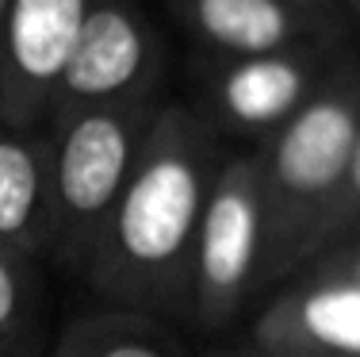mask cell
I'll list each match as a JSON object with an SVG mask.
<instances>
[{"instance_id":"1","label":"cell","mask_w":360,"mask_h":357,"mask_svg":"<svg viewBox=\"0 0 360 357\" xmlns=\"http://www.w3.org/2000/svg\"><path fill=\"white\" fill-rule=\"evenodd\" d=\"M222 158L211 127L188 108H161L139 165L96 238L84 280L142 315L188 311L192 253Z\"/></svg>"},{"instance_id":"2","label":"cell","mask_w":360,"mask_h":357,"mask_svg":"<svg viewBox=\"0 0 360 357\" xmlns=\"http://www.w3.org/2000/svg\"><path fill=\"white\" fill-rule=\"evenodd\" d=\"M360 139V73L341 70L261 150L264 277L284 284L322 250L326 219L345 184Z\"/></svg>"},{"instance_id":"3","label":"cell","mask_w":360,"mask_h":357,"mask_svg":"<svg viewBox=\"0 0 360 357\" xmlns=\"http://www.w3.org/2000/svg\"><path fill=\"white\" fill-rule=\"evenodd\" d=\"M161 108L100 104L50 123V253L84 277L96 238L131 181Z\"/></svg>"},{"instance_id":"4","label":"cell","mask_w":360,"mask_h":357,"mask_svg":"<svg viewBox=\"0 0 360 357\" xmlns=\"http://www.w3.org/2000/svg\"><path fill=\"white\" fill-rule=\"evenodd\" d=\"M264 277V189L261 158H226L195 234L188 315L200 327H226Z\"/></svg>"},{"instance_id":"5","label":"cell","mask_w":360,"mask_h":357,"mask_svg":"<svg viewBox=\"0 0 360 357\" xmlns=\"http://www.w3.org/2000/svg\"><path fill=\"white\" fill-rule=\"evenodd\" d=\"M92 0H8L0 23V123L35 131L81 39Z\"/></svg>"},{"instance_id":"6","label":"cell","mask_w":360,"mask_h":357,"mask_svg":"<svg viewBox=\"0 0 360 357\" xmlns=\"http://www.w3.org/2000/svg\"><path fill=\"white\" fill-rule=\"evenodd\" d=\"M150 77L153 39L142 15L119 0H100L84 15L81 39H77L73 58L62 73L46 123H58L81 108L150 100V92H146Z\"/></svg>"},{"instance_id":"7","label":"cell","mask_w":360,"mask_h":357,"mask_svg":"<svg viewBox=\"0 0 360 357\" xmlns=\"http://www.w3.org/2000/svg\"><path fill=\"white\" fill-rule=\"evenodd\" d=\"M269 357H360V288L295 277L253 322Z\"/></svg>"},{"instance_id":"8","label":"cell","mask_w":360,"mask_h":357,"mask_svg":"<svg viewBox=\"0 0 360 357\" xmlns=\"http://www.w3.org/2000/svg\"><path fill=\"white\" fill-rule=\"evenodd\" d=\"M319 58L303 50H280L261 58H238L215 81V104L238 131H272L288 123L322 84Z\"/></svg>"},{"instance_id":"9","label":"cell","mask_w":360,"mask_h":357,"mask_svg":"<svg viewBox=\"0 0 360 357\" xmlns=\"http://www.w3.org/2000/svg\"><path fill=\"white\" fill-rule=\"evenodd\" d=\"M0 246L27 261L50 253V139L0 123Z\"/></svg>"},{"instance_id":"10","label":"cell","mask_w":360,"mask_h":357,"mask_svg":"<svg viewBox=\"0 0 360 357\" xmlns=\"http://www.w3.org/2000/svg\"><path fill=\"white\" fill-rule=\"evenodd\" d=\"M192 23L211 46L238 58L280 54L299 31L284 0H192Z\"/></svg>"},{"instance_id":"11","label":"cell","mask_w":360,"mask_h":357,"mask_svg":"<svg viewBox=\"0 0 360 357\" xmlns=\"http://www.w3.org/2000/svg\"><path fill=\"white\" fill-rule=\"evenodd\" d=\"M50 357H184L158 319L127 308L84 311L58 334Z\"/></svg>"},{"instance_id":"12","label":"cell","mask_w":360,"mask_h":357,"mask_svg":"<svg viewBox=\"0 0 360 357\" xmlns=\"http://www.w3.org/2000/svg\"><path fill=\"white\" fill-rule=\"evenodd\" d=\"M35 261L0 246V350H15L35 322Z\"/></svg>"},{"instance_id":"13","label":"cell","mask_w":360,"mask_h":357,"mask_svg":"<svg viewBox=\"0 0 360 357\" xmlns=\"http://www.w3.org/2000/svg\"><path fill=\"white\" fill-rule=\"evenodd\" d=\"M295 277H314V280H330V284L360 288V234H349L341 242L326 246L319 258H311Z\"/></svg>"},{"instance_id":"14","label":"cell","mask_w":360,"mask_h":357,"mask_svg":"<svg viewBox=\"0 0 360 357\" xmlns=\"http://www.w3.org/2000/svg\"><path fill=\"white\" fill-rule=\"evenodd\" d=\"M349 234H360V139L353 146V161H349V173H345V184L338 192V203H333L330 219H326V234H322V250ZM319 250V253H322ZM314 253V258H319Z\"/></svg>"},{"instance_id":"15","label":"cell","mask_w":360,"mask_h":357,"mask_svg":"<svg viewBox=\"0 0 360 357\" xmlns=\"http://www.w3.org/2000/svg\"><path fill=\"white\" fill-rule=\"evenodd\" d=\"M207 357H269V353H261L257 346H234V350H215Z\"/></svg>"},{"instance_id":"16","label":"cell","mask_w":360,"mask_h":357,"mask_svg":"<svg viewBox=\"0 0 360 357\" xmlns=\"http://www.w3.org/2000/svg\"><path fill=\"white\" fill-rule=\"evenodd\" d=\"M4 12H8V0H0V23H4Z\"/></svg>"}]
</instances>
